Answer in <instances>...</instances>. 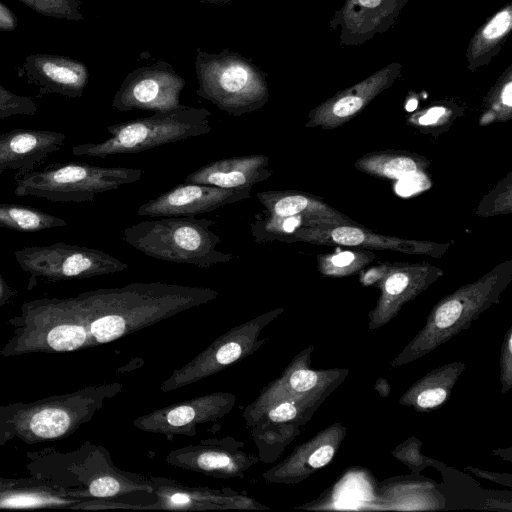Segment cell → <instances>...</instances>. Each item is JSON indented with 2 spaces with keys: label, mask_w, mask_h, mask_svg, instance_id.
<instances>
[{
  "label": "cell",
  "mask_w": 512,
  "mask_h": 512,
  "mask_svg": "<svg viewBox=\"0 0 512 512\" xmlns=\"http://www.w3.org/2000/svg\"><path fill=\"white\" fill-rule=\"evenodd\" d=\"M245 443L232 436L208 438L171 450L165 462L217 479H243L260 460L247 452Z\"/></svg>",
  "instance_id": "5bb4252c"
},
{
  "label": "cell",
  "mask_w": 512,
  "mask_h": 512,
  "mask_svg": "<svg viewBox=\"0 0 512 512\" xmlns=\"http://www.w3.org/2000/svg\"><path fill=\"white\" fill-rule=\"evenodd\" d=\"M463 305L460 301L452 299L442 304L436 312L435 324L439 328H447L454 324L460 317Z\"/></svg>",
  "instance_id": "f1b7e54d"
},
{
  "label": "cell",
  "mask_w": 512,
  "mask_h": 512,
  "mask_svg": "<svg viewBox=\"0 0 512 512\" xmlns=\"http://www.w3.org/2000/svg\"><path fill=\"white\" fill-rule=\"evenodd\" d=\"M143 174V170L135 168L68 162L40 171L18 173L14 193L53 202L80 203L92 201L100 193L137 182Z\"/></svg>",
  "instance_id": "ba28073f"
},
{
  "label": "cell",
  "mask_w": 512,
  "mask_h": 512,
  "mask_svg": "<svg viewBox=\"0 0 512 512\" xmlns=\"http://www.w3.org/2000/svg\"><path fill=\"white\" fill-rule=\"evenodd\" d=\"M66 136L57 131L14 129L0 134V175L6 170L32 171L58 151Z\"/></svg>",
  "instance_id": "e0dca14e"
},
{
  "label": "cell",
  "mask_w": 512,
  "mask_h": 512,
  "mask_svg": "<svg viewBox=\"0 0 512 512\" xmlns=\"http://www.w3.org/2000/svg\"><path fill=\"white\" fill-rule=\"evenodd\" d=\"M317 375L307 369H296L289 376L287 385L294 392H306L315 386Z\"/></svg>",
  "instance_id": "f546056e"
},
{
  "label": "cell",
  "mask_w": 512,
  "mask_h": 512,
  "mask_svg": "<svg viewBox=\"0 0 512 512\" xmlns=\"http://www.w3.org/2000/svg\"><path fill=\"white\" fill-rule=\"evenodd\" d=\"M446 109L443 107H434L427 111L425 115L419 118L421 125H430L437 123L438 120L445 114Z\"/></svg>",
  "instance_id": "e575fe53"
},
{
  "label": "cell",
  "mask_w": 512,
  "mask_h": 512,
  "mask_svg": "<svg viewBox=\"0 0 512 512\" xmlns=\"http://www.w3.org/2000/svg\"><path fill=\"white\" fill-rule=\"evenodd\" d=\"M387 68L323 103L309 114L307 127L336 128L365 107L389 83Z\"/></svg>",
  "instance_id": "ffe728a7"
},
{
  "label": "cell",
  "mask_w": 512,
  "mask_h": 512,
  "mask_svg": "<svg viewBox=\"0 0 512 512\" xmlns=\"http://www.w3.org/2000/svg\"><path fill=\"white\" fill-rule=\"evenodd\" d=\"M356 167L365 173L400 180L422 171L424 164L408 155L381 153L364 156L356 162Z\"/></svg>",
  "instance_id": "cb8c5ba5"
},
{
  "label": "cell",
  "mask_w": 512,
  "mask_h": 512,
  "mask_svg": "<svg viewBox=\"0 0 512 512\" xmlns=\"http://www.w3.org/2000/svg\"><path fill=\"white\" fill-rule=\"evenodd\" d=\"M122 388L119 382L104 383L29 403L0 405V445L14 438L27 444L65 439Z\"/></svg>",
  "instance_id": "3957f363"
},
{
  "label": "cell",
  "mask_w": 512,
  "mask_h": 512,
  "mask_svg": "<svg viewBox=\"0 0 512 512\" xmlns=\"http://www.w3.org/2000/svg\"><path fill=\"white\" fill-rule=\"evenodd\" d=\"M28 458L27 468L34 478L66 488L77 498L122 502L125 498L154 496L149 476L120 469L105 447L90 441L69 453L43 450L28 453Z\"/></svg>",
  "instance_id": "7a4b0ae2"
},
{
  "label": "cell",
  "mask_w": 512,
  "mask_h": 512,
  "mask_svg": "<svg viewBox=\"0 0 512 512\" xmlns=\"http://www.w3.org/2000/svg\"><path fill=\"white\" fill-rule=\"evenodd\" d=\"M291 241H304L314 244H338L343 246L370 249H389L411 254L439 256L446 245L405 240L372 233L352 224L305 226L297 229Z\"/></svg>",
  "instance_id": "2e32d148"
},
{
  "label": "cell",
  "mask_w": 512,
  "mask_h": 512,
  "mask_svg": "<svg viewBox=\"0 0 512 512\" xmlns=\"http://www.w3.org/2000/svg\"><path fill=\"white\" fill-rule=\"evenodd\" d=\"M236 402L237 397L231 392H211L141 415L132 425L147 433L161 434L168 440L177 435L195 436L198 426L222 419Z\"/></svg>",
  "instance_id": "7c38bea8"
},
{
  "label": "cell",
  "mask_w": 512,
  "mask_h": 512,
  "mask_svg": "<svg viewBox=\"0 0 512 512\" xmlns=\"http://www.w3.org/2000/svg\"><path fill=\"white\" fill-rule=\"evenodd\" d=\"M218 296V291L208 287L136 282L86 291L75 296V300L87 324L92 347L128 336Z\"/></svg>",
  "instance_id": "6da1fadb"
},
{
  "label": "cell",
  "mask_w": 512,
  "mask_h": 512,
  "mask_svg": "<svg viewBox=\"0 0 512 512\" xmlns=\"http://www.w3.org/2000/svg\"><path fill=\"white\" fill-rule=\"evenodd\" d=\"M375 258L371 252L341 251L318 257L319 270L329 275H345L355 272Z\"/></svg>",
  "instance_id": "d4e9b609"
},
{
  "label": "cell",
  "mask_w": 512,
  "mask_h": 512,
  "mask_svg": "<svg viewBox=\"0 0 512 512\" xmlns=\"http://www.w3.org/2000/svg\"><path fill=\"white\" fill-rule=\"evenodd\" d=\"M23 74L29 82L46 92L68 97H80L88 82L86 66L74 59L48 54H34L26 58Z\"/></svg>",
  "instance_id": "ac0fdd59"
},
{
  "label": "cell",
  "mask_w": 512,
  "mask_h": 512,
  "mask_svg": "<svg viewBox=\"0 0 512 512\" xmlns=\"http://www.w3.org/2000/svg\"><path fill=\"white\" fill-rule=\"evenodd\" d=\"M210 116L211 112L205 108L181 104L170 111L154 112L150 116L110 125L107 127L109 138L73 146L72 154L105 158L140 153L210 133Z\"/></svg>",
  "instance_id": "8992f818"
},
{
  "label": "cell",
  "mask_w": 512,
  "mask_h": 512,
  "mask_svg": "<svg viewBox=\"0 0 512 512\" xmlns=\"http://www.w3.org/2000/svg\"><path fill=\"white\" fill-rule=\"evenodd\" d=\"M252 188L225 189L183 183L142 204L137 214L148 217L193 216L250 198Z\"/></svg>",
  "instance_id": "9a60e30c"
},
{
  "label": "cell",
  "mask_w": 512,
  "mask_h": 512,
  "mask_svg": "<svg viewBox=\"0 0 512 512\" xmlns=\"http://www.w3.org/2000/svg\"><path fill=\"white\" fill-rule=\"evenodd\" d=\"M13 335L0 349L4 358L28 353H65L91 347L89 331L75 297L24 302L7 321Z\"/></svg>",
  "instance_id": "277c9868"
},
{
  "label": "cell",
  "mask_w": 512,
  "mask_h": 512,
  "mask_svg": "<svg viewBox=\"0 0 512 512\" xmlns=\"http://www.w3.org/2000/svg\"><path fill=\"white\" fill-rule=\"evenodd\" d=\"M270 159L266 155L234 156L203 165L190 173L184 183L212 185L225 189L252 188L270 178Z\"/></svg>",
  "instance_id": "d6986e66"
},
{
  "label": "cell",
  "mask_w": 512,
  "mask_h": 512,
  "mask_svg": "<svg viewBox=\"0 0 512 512\" xmlns=\"http://www.w3.org/2000/svg\"><path fill=\"white\" fill-rule=\"evenodd\" d=\"M83 501L72 496L66 488L38 478L13 480L0 491V509H74Z\"/></svg>",
  "instance_id": "7402d4cb"
},
{
  "label": "cell",
  "mask_w": 512,
  "mask_h": 512,
  "mask_svg": "<svg viewBox=\"0 0 512 512\" xmlns=\"http://www.w3.org/2000/svg\"><path fill=\"white\" fill-rule=\"evenodd\" d=\"M511 9L497 13L483 28L480 35V46H489L501 39L511 28Z\"/></svg>",
  "instance_id": "83f0119b"
},
{
  "label": "cell",
  "mask_w": 512,
  "mask_h": 512,
  "mask_svg": "<svg viewBox=\"0 0 512 512\" xmlns=\"http://www.w3.org/2000/svg\"><path fill=\"white\" fill-rule=\"evenodd\" d=\"M256 198L267 213L280 217L301 215L310 222V226L353 224L329 205L302 192L268 190L258 192Z\"/></svg>",
  "instance_id": "44dd1931"
},
{
  "label": "cell",
  "mask_w": 512,
  "mask_h": 512,
  "mask_svg": "<svg viewBox=\"0 0 512 512\" xmlns=\"http://www.w3.org/2000/svg\"><path fill=\"white\" fill-rule=\"evenodd\" d=\"M205 3H211V4H224V3H230L231 0H198Z\"/></svg>",
  "instance_id": "60d3db41"
},
{
  "label": "cell",
  "mask_w": 512,
  "mask_h": 512,
  "mask_svg": "<svg viewBox=\"0 0 512 512\" xmlns=\"http://www.w3.org/2000/svg\"><path fill=\"white\" fill-rule=\"evenodd\" d=\"M417 107V100L416 99H411L408 101L407 105H406V110L407 111H413L415 110Z\"/></svg>",
  "instance_id": "ab89813d"
},
{
  "label": "cell",
  "mask_w": 512,
  "mask_h": 512,
  "mask_svg": "<svg viewBox=\"0 0 512 512\" xmlns=\"http://www.w3.org/2000/svg\"><path fill=\"white\" fill-rule=\"evenodd\" d=\"M15 295L16 291L5 282L0 274V306L9 303Z\"/></svg>",
  "instance_id": "d590c367"
},
{
  "label": "cell",
  "mask_w": 512,
  "mask_h": 512,
  "mask_svg": "<svg viewBox=\"0 0 512 512\" xmlns=\"http://www.w3.org/2000/svg\"><path fill=\"white\" fill-rule=\"evenodd\" d=\"M446 398V391L442 388H433L421 392L417 403L422 408H431L442 403Z\"/></svg>",
  "instance_id": "4dcf8cb0"
},
{
  "label": "cell",
  "mask_w": 512,
  "mask_h": 512,
  "mask_svg": "<svg viewBox=\"0 0 512 512\" xmlns=\"http://www.w3.org/2000/svg\"><path fill=\"white\" fill-rule=\"evenodd\" d=\"M334 449L325 445L315 450L308 458V464L313 468L326 465L333 457Z\"/></svg>",
  "instance_id": "1f68e13d"
},
{
  "label": "cell",
  "mask_w": 512,
  "mask_h": 512,
  "mask_svg": "<svg viewBox=\"0 0 512 512\" xmlns=\"http://www.w3.org/2000/svg\"><path fill=\"white\" fill-rule=\"evenodd\" d=\"M281 309L264 312L217 337L188 363L175 369L161 382L162 392L194 384L254 354L265 342L264 328Z\"/></svg>",
  "instance_id": "9c48e42d"
},
{
  "label": "cell",
  "mask_w": 512,
  "mask_h": 512,
  "mask_svg": "<svg viewBox=\"0 0 512 512\" xmlns=\"http://www.w3.org/2000/svg\"><path fill=\"white\" fill-rule=\"evenodd\" d=\"M416 173L411 174L409 176H406V177L400 179L401 182L399 181V183L397 185L398 188H401V189H398V193L399 194L410 195V194H412V193H414V192H416L418 190L423 189V187H424L423 184L426 181L425 176H421L419 179H417L414 182V184H412L413 178H414Z\"/></svg>",
  "instance_id": "d6a6232c"
},
{
  "label": "cell",
  "mask_w": 512,
  "mask_h": 512,
  "mask_svg": "<svg viewBox=\"0 0 512 512\" xmlns=\"http://www.w3.org/2000/svg\"><path fill=\"white\" fill-rule=\"evenodd\" d=\"M358 2L365 7L373 8L378 6L381 0H358Z\"/></svg>",
  "instance_id": "f35d334b"
},
{
  "label": "cell",
  "mask_w": 512,
  "mask_h": 512,
  "mask_svg": "<svg viewBox=\"0 0 512 512\" xmlns=\"http://www.w3.org/2000/svg\"><path fill=\"white\" fill-rule=\"evenodd\" d=\"M16 15L0 1V30L13 31L17 27Z\"/></svg>",
  "instance_id": "836d02e7"
},
{
  "label": "cell",
  "mask_w": 512,
  "mask_h": 512,
  "mask_svg": "<svg viewBox=\"0 0 512 512\" xmlns=\"http://www.w3.org/2000/svg\"><path fill=\"white\" fill-rule=\"evenodd\" d=\"M214 225L212 220L193 216L160 217L125 228L123 240L158 260L209 268L235 257L217 248L221 239L211 229Z\"/></svg>",
  "instance_id": "5b68a950"
},
{
  "label": "cell",
  "mask_w": 512,
  "mask_h": 512,
  "mask_svg": "<svg viewBox=\"0 0 512 512\" xmlns=\"http://www.w3.org/2000/svg\"><path fill=\"white\" fill-rule=\"evenodd\" d=\"M15 258L31 279L51 282L92 278L128 268V264L104 251L61 242L25 247L15 252Z\"/></svg>",
  "instance_id": "30bf717a"
},
{
  "label": "cell",
  "mask_w": 512,
  "mask_h": 512,
  "mask_svg": "<svg viewBox=\"0 0 512 512\" xmlns=\"http://www.w3.org/2000/svg\"><path fill=\"white\" fill-rule=\"evenodd\" d=\"M195 70L196 94L232 116L254 112L268 102L267 74L239 53L224 49L211 54L198 48Z\"/></svg>",
  "instance_id": "52a82bcc"
},
{
  "label": "cell",
  "mask_w": 512,
  "mask_h": 512,
  "mask_svg": "<svg viewBox=\"0 0 512 512\" xmlns=\"http://www.w3.org/2000/svg\"><path fill=\"white\" fill-rule=\"evenodd\" d=\"M149 477L154 484V502L140 504L111 501L108 503V508L181 511L265 510L268 508L254 498L231 488L189 486L167 477L151 475Z\"/></svg>",
  "instance_id": "8fae6325"
},
{
  "label": "cell",
  "mask_w": 512,
  "mask_h": 512,
  "mask_svg": "<svg viewBox=\"0 0 512 512\" xmlns=\"http://www.w3.org/2000/svg\"><path fill=\"white\" fill-rule=\"evenodd\" d=\"M67 226V222L39 209L10 203H0V228L19 232H37Z\"/></svg>",
  "instance_id": "603a6c76"
},
{
  "label": "cell",
  "mask_w": 512,
  "mask_h": 512,
  "mask_svg": "<svg viewBox=\"0 0 512 512\" xmlns=\"http://www.w3.org/2000/svg\"><path fill=\"white\" fill-rule=\"evenodd\" d=\"M39 14L51 18L81 20L80 0H18Z\"/></svg>",
  "instance_id": "484cf974"
},
{
  "label": "cell",
  "mask_w": 512,
  "mask_h": 512,
  "mask_svg": "<svg viewBox=\"0 0 512 512\" xmlns=\"http://www.w3.org/2000/svg\"><path fill=\"white\" fill-rule=\"evenodd\" d=\"M389 268L386 266L373 268L368 270L362 277V281L364 284H371L381 278L385 273H387Z\"/></svg>",
  "instance_id": "8d00e7d4"
},
{
  "label": "cell",
  "mask_w": 512,
  "mask_h": 512,
  "mask_svg": "<svg viewBox=\"0 0 512 512\" xmlns=\"http://www.w3.org/2000/svg\"><path fill=\"white\" fill-rule=\"evenodd\" d=\"M36 103L29 97L20 96L0 84V119L16 115H34Z\"/></svg>",
  "instance_id": "4316f807"
},
{
  "label": "cell",
  "mask_w": 512,
  "mask_h": 512,
  "mask_svg": "<svg viewBox=\"0 0 512 512\" xmlns=\"http://www.w3.org/2000/svg\"><path fill=\"white\" fill-rule=\"evenodd\" d=\"M501 101L503 105H505L508 108H511L512 106V83L511 81L507 82V84L504 86L501 94Z\"/></svg>",
  "instance_id": "74e56055"
},
{
  "label": "cell",
  "mask_w": 512,
  "mask_h": 512,
  "mask_svg": "<svg viewBox=\"0 0 512 512\" xmlns=\"http://www.w3.org/2000/svg\"><path fill=\"white\" fill-rule=\"evenodd\" d=\"M185 80L172 65L158 61L131 71L112 100L118 111L146 110L166 112L179 107Z\"/></svg>",
  "instance_id": "4fadbf2b"
}]
</instances>
